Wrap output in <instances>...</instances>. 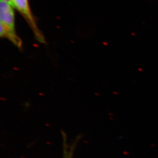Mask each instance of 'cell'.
<instances>
[{"label":"cell","mask_w":158,"mask_h":158,"mask_svg":"<svg viewBox=\"0 0 158 158\" xmlns=\"http://www.w3.org/2000/svg\"><path fill=\"white\" fill-rule=\"evenodd\" d=\"M3 1H6V2H8L10 3V4H11V0H3Z\"/></svg>","instance_id":"cell-4"},{"label":"cell","mask_w":158,"mask_h":158,"mask_svg":"<svg viewBox=\"0 0 158 158\" xmlns=\"http://www.w3.org/2000/svg\"><path fill=\"white\" fill-rule=\"evenodd\" d=\"M11 5L25 19L36 36L39 39H43L42 35L37 27L36 21L31 11L28 0H11Z\"/></svg>","instance_id":"cell-2"},{"label":"cell","mask_w":158,"mask_h":158,"mask_svg":"<svg viewBox=\"0 0 158 158\" xmlns=\"http://www.w3.org/2000/svg\"><path fill=\"white\" fill-rule=\"evenodd\" d=\"M62 135L63 138V154L62 158H73L74 150L75 149L77 142L79 140V137L72 144L69 145L67 143V138L64 132L62 131Z\"/></svg>","instance_id":"cell-3"},{"label":"cell","mask_w":158,"mask_h":158,"mask_svg":"<svg viewBox=\"0 0 158 158\" xmlns=\"http://www.w3.org/2000/svg\"><path fill=\"white\" fill-rule=\"evenodd\" d=\"M14 7L10 3L1 0L0 3V21L1 37H8L14 42H17L18 37L15 30V20Z\"/></svg>","instance_id":"cell-1"}]
</instances>
